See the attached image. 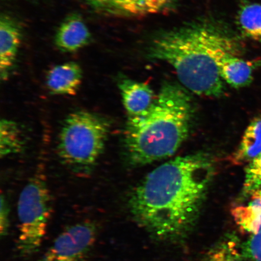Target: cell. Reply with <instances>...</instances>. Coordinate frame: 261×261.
I'll list each match as a JSON object with an SVG mask.
<instances>
[{"label": "cell", "instance_id": "cell-14", "mask_svg": "<svg viewBox=\"0 0 261 261\" xmlns=\"http://www.w3.org/2000/svg\"><path fill=\"white\" fill-rule=\"evenodd\" d=\"M251 198L249 204L234 208L232 215L238 226L253 234L261 230V198L255 196Z\"/></svg>", "mask_w": 261, "mask_h": 261}, {"label": "cell", "instance_id": "cell-8", "mask_svg": "<svg viewBox=\"0 0 261 261\" xmlns=\"http://www.w3.org/2000/svg\"><path fill=\"white\" fill-rule=\"evenodd\" d=\"M238 50L221 51L217 58L220 76L230 86L239 89L249 86L253 81L252 62L237 57Z\"/></svg>", "mask_w": 261, "mask_h": 261}, {"label": "cell", "instance_id": "cell-10", "mask_svg": "<svg viewBox=\"0 0 261 261\" xmlns=\"http://www.w3.org/2000/svg\"><path fill=\"white\" fill-rule=\"evenodd\" d=\"M91 40L89 28L83 18L71 14L64 19L55 35V42L59 50L74 52L86 46Z\"/></svg>", "mask_w": 261, "mask_h": 261}, {"label": "cell", "instance_id": "cell-22", "mask_svg": "<svg viewBox=\"0 0 261 261\" xmlns=\"http://www.w3.org/2000/svg\"><path fill=\"white\" fill-rule=\"evenodd\" d=\"M253 196H255V197H259L261 198V187L259 188L258 190H257L251 196V197H253Z\"/></svg>", "mask_w": 261, "mask_h": 261}, {"label": "cell", "instance_id": "cell-16", "mask_svg": "<svg viewBox=\"0 0 261 261\" xmlns=\"http://www.w3.org/2000/svg\"><path fill=\"white\" fill-rule=\"evenodd\" d=\"M238 22L245 35L261 41V5L246 4L241 6L238 15Z\"/></svg>", "mask_w": 261, "mask_h": 261}, {"label": "cell", "instance_id": "cell-18", "mask_svg": "<svg viewBox=\"0 0 261 261\" xmlns=\"http://www.w3.org/2000/svg\"><path fill=\"white\" fill-rule=\"evenodd\" d=\"M146 0H109L111 7L122 14L130 15H145ZM106 2V3H107Z\"/></svg>", "mask_w": 261, "mask_h": 261}, {"label": "cell", "instance_id": "cell-11", "mask_svg": "<svg viewBox=\"0 0 261 261\" xmlns=\"http://www.w3.org/2000/svg\"><path fill=\"white\" fill-rule=\"evenodd\" d=\"M118 87L128 117L139 116L146 112L156 96L148 85L128 78H122L119 81Z\"/></svg>", "mask_w": 261, "mask_h": 261}, {"label": "cell", "instance_id": "cell-7", "mask_svg": "<svg viewBox=\"0 0 261 261\" xmlns=\"http://www.w3.org/2000/svg\"><path fill=\"white\" fill-rule=\"evenodd\" d=\"M21 31L19 25L11 16L2 14L0 18V77L8 79L14 67L19 44Z\"/></svg>", "mask_w": 261, "mask_h": 261}, {"label": "cell", "instance_id": "cell-4", "mask_svg": "<svg viewBox=\"0 0 261 261\" xmlns=\"http://www.w3.org/2000/svg\"><path fill=\"white\" fill-rule=\"evenodd\" d=\"M110 128L109 122L96 113L84 110L71 113L59 135V156L77 174H90L105 149Z\"/></svg>", "mask_w": 261, "mask_h": 261}, {"label": "cell", "instance_id": "cell-23", "mask_svg": "<svg viewBox=\"0 0 261 261\" xmlns=\"http://www.w3.org/2000/svg\"><path fill=\"white\" fill-rule=\"evenodd\" d=\"M96 2H99V3H106L107 2L109 1V0H94Z\"/></svg>", "mask_w": 261, "mask_h": 261}, {"label": "cell", "instance_id": "cell-21", "mask_svg": "<svg viewBox=\"0 0 261 261\" xmlns=\"http://www.w3.org/2000/svg\"><path fill=\"white\" fill-rule=\"evenodd\" d=\"M9 226V208L6 199L2 195L0 211V234L5 237L8 232Z\"/></svg>", "mask_w": 261, "mask_h": 261}, {"label": "cell", "instance_id": "cell-1", "mask_svg": "<svg viewBox=\"0 0 261 261\" xmlns=\"http://www.w3.org/2000/svg\"><path fill=\"white\" fill-rule=\"evenodd\" d=\"M214 173L213 160L203 153L166 162L133 189L128 201L130 213L159 239L184 237L197 221Z\"/></svg>", "mask_w": 261, "mask_h": 261}, {"label": "cell", "instance_id": "cell-12", "mask_svg": "<svg viewBox=\"0 0 261 261\" xmlns=\"http://www.w3.org/2000/svg\"><path fill=\"white\" fill-rule=\"evenodd\" d=\"M261 154V117H256L248 126L237 151L231 156L234 165L249 163Z\"/></svg>", "mask_w": 261, "mask_h": 261}, {"label": "cell", "instance_id": "cell-9", "mask_svg": "<svg viewBox=\"0 0 261 261\" xmlns=\"http://www.w3.org/2000/svg\"><path fill=\"white\" fill-rule=\"evenodd\" d=\"M83 77L80 65L68 62L57 65L48 71L46 84L50 93L55 95L74 96L80 89Z\"/></svg>", "mask_w": 261, "mask_h": 261}, {"label": "cell", "instance_id": "cell-17", "mask_svg": "<svg viewBox=\"0 0 261 261\" xmlns=\"http://www.w3.org/2000/svg\"><path fill=\"white\" fill-rule=\"evenodd\" d=\"M261 187V154L254 159L246 168L243 193L252 196Z\"/></svg>", "mask_w": 261, "mask_h": 261}, {"label": "cell", "instance_id": "cell-20", "mask_svg": "<svg viewBox=\"0 0 261 261\" xmlns=\"http://www.w3.org/2000/svg\"><path fill=\"white\" fill-rule=\"evenodd\" d=\"M175 0H146L145 15L156 14L168 9L174 3Z\"/></svg>", "mask_w": 261, "mask_h": 261}, {"label": "cell", "instance_id": "cell-19", "mask_svg": "<svg viewBox=\"0 0 261 261\" xmlns=\"http://www.w3.org/2000/svg\"><path fill=\"white\" fill-rule=\"evenodd\" d=\"M245 257L252 261H261V230L252 234L246 243L242 244Z\"/></svg>", "mask_w": 261, "mask_h": 261}, {"label": "cell", "instance_id": "cell-5", "mask_svg": "<svg viewBox=\"0 0 261 261\" xmlns=\"http://www.w3.org/2000/svg\"><path fill=\"white\" fill-rule=\"evenodd\" d=\"M51 208L46 180L40 174L35 175L22 189L18 201L17 249L21 255L31 256L40 249L47 233Z\"/></svg>", "mask_w": 261, "mask_h": 261}, {"label": "cell", "instance_id": "cell-6", "mask_svg": "<svg viewBox=\"0 0 261 261\" xmlns=\"http://www.w3.org/2000/svg\"><path fill=\"white\" fill-rule=\"evenodd\" d=\"M97 237L96 225L85 221L68 227L54 241L44 261H84Z\"/></svg>", "mask_w": 261, "mask_h": 261}, {"label": "cell", "instance_id": "cell-3", "mask_svg": "<svg viewBox=\"0 0 261 261\" xmlns=\"http://www.w3.org/2000/svg\"><path fill=\"white\" fill-rule=\"evenodd\" d=\"M194 113L187 90L171 82L163 84L148 110L128 117L123 138L128 164L140 167L174 154L188 138Z\"/></svg>", "mask_w": 261, "mask_h": 261}, {"label": "cell", "instance_id": "cell-13", "mask_svg": "<svg viewBox=\"0 0 261 261\" xmlns=\"http://www.w3.org/2000/svg\"><path fill=\"white\" fill-rule=\"evenodd\" d=\"M18 124L4 119L0 122V155L2 158L18 154L24 148V139Z\"/></svg>", "mask_w": 261, "mask_h": 261}, {"label": "cell", "instance_id": "cell-2", "mask_svg": "<svg viewBox=\"0 0 261 261\" xmlns=\"http://www.w3.org/2000/svg\"><path fill=\"white\" fill-rule=\"evenodd\" d=\"M236 44L215 26L189 24L156 37L150 45L149 56L170 64L179 81L192 92L219 97L226 89L217 58L224 50H238Z\"/></svg>", "mask_w": 261, "mask_h": 261}, {"label": "cell", "instance_id": "cell-15", "mask_svg": "<svg viewBox=\"0 0 261 261\" xmlns=\"http://www.w3.org/2000/svg\"><path fill=\"white\" fill-rule=\"evenodd\" d=\"M238 238L227 236L212 248L202 261H246Z\"/></svg>", "mask_w": 261, "mask_h": 261}]
</instances>
